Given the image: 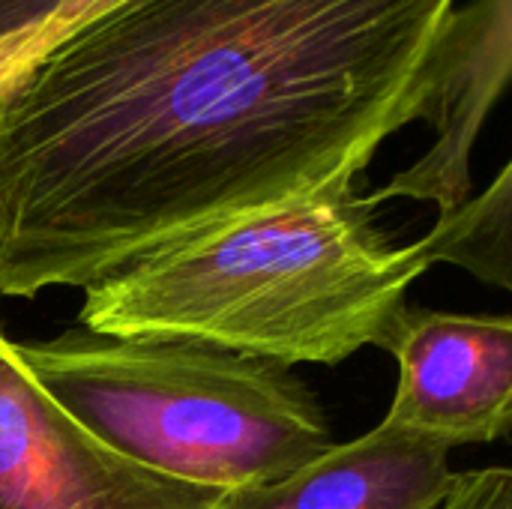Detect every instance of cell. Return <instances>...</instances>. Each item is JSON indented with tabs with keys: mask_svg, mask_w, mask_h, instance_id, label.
I'll use <instances>...</instances> for the list:
<instances>
[{
	"mask_svg": "<svg viewBox=\"0 0 512 509\" xmlns=\"http://www.w3.org/2000/svg\"><path fill=\"white\" fill-rule=\"evenodd\" d=\"M456 480L444 444L378 423L279 480L228 492L222 509H441Z\"/></svg>",
	"mask_w": 512,
	"mask_h": 509,
	"instance_id": "52a82bcc",
	"label": "cell"
},
{
	"mask_svg": "<svg viewBox=\"0 0 512 509\" xmlns=\"http://www.w3.org/2000/svg\"><path fill=\"white\" fill-rule=\"evenodd\" d=\"M459 0H120L0 93V294L357 183Z\"/></svg>",
	"mask_w": 512,
	"mask_h": 509,
	"instance_id": "6da1fadb",
	"label": "cell"
},
{
	"mask_svg": "<svg viewBox=\"0 0 512 509\" xmlns=\"http://www.w3.org/2000/svg\"><path fill=\"white\" fill-rule=\"evenodd\" d=\"M225 498L105 447L45 393L0 330V509H222Z\"/></svg>",
	"mask_w": 512,
	"mask_h": 509,
	"instance_id": "277c9868",
	"label": "cell"
},
{
	"mask_svg": "<svg viewBox=\"0 0 512 509\" xmlns=\"http://www.w3.org/2000/svg\"><path fill=\"white\" fill-rule=\"evenodd\" d=\"M512 72V0H468L447 15L423 78L420 120L435 129L432 147L393 180L369 192L381 207L390 198L432 201L447 213L471 198V156L489 111Z\"/></svg>",
	"mask_w": 512,
	"mask_h": 509,
	"instance_id": "8992f818",
	"label": "cell"
},
{
	"mask_svg": "<svg viewBox=\"0 0 512 509\" xmlns=\"http://www.w3.org/2000/svg\"><path fill=\"white\" fill-rule=\"evenodd\" d=\"M15 348L45 393L105 447L189 486L270 483L333 444L321 402L279 363L84 327Z\"/></svg>",
	"mask_w": 512,
	"mask_h": 509,
	"instance_id": "3957f363",
	"label": "cell"
},
{
	"mask_svg": "<svg viewBox=\"0 0 512 509\" xmlns=\"http://www.w3.org/2000/svg\"><path fill=\"white\" fill-rule=\"evenodd\" d=\"M510 207L512 165L507 162L486 192L438 213L432 231L441 243V261L510 291Z\"/></svg>",
	"mask_w": 512,
	"mask_h": 509,
	"instance_id": "ba28073f",
	"label": "cell"
},
{
	"mask_svg": "<svg viewBox=\"0 0 512 509\" xmlns=\"http://www.w3.org/2000/svg\"><path fill=\"white\" fill-rule=\"evenodd\" d=\"M387 354L399 384L381 423L444 444H495L512 420L510 315H459L408 306Z\"/></svg>",
	"mask_w": 512,
	"mask_h": 509,
	"instance_id": "5b68a950",
	"label": "cell"
},
{
	"mask_svg": "<svg viewBox=\"0 0 512 509\" xmlns=\"http://www.w3.org/2000/svg\"><path fill=\"white\" fill-rule=\"evenodd\" d=\"M441 509H512V471L495 465L459 474Z\"/></svg>",
	"mask_w": 512,
	"mask_h": 509,
	"instance_id": "30bf717a",
	"label": "cell"
},
{
	"mask_svg": "<svg viewBox=\"0 0 512 509\" xmlns=\"http://www.w3.org/2000/svg\"><path fill=\"white\" fill-rule=\"evenodd\" d=\"M87 18L84 0H0V93Z\"/></svg>",
	"mask_w": 512,
	"mask_h": 509,
	"instance_id": "9c48e42d",
	"label": "cell"
},
{
	"mask_svg": "<svg viewBox=\"0 0 512 509\" xmlns=\"http://www.w3.org/2000/svg\"><path fill=\"white\" fill-rule=\"evenodd\" d=\"M441 261L429 228L393 246L357 183L267 207L156 249L96 282L78 327L114 339L198 342L255 360L339 366L384 351L408 288Z\"/></svg>",
	"mask_w": 512,
	"mask_h": 509,
	"instance_id": "7a4b0ae2",
	"label": "cell"
}]
</instances>
